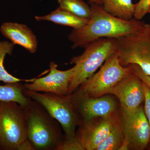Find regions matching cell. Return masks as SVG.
Wrapping results in <instances>:
<instances>
[{"mask_svg":"<svg viewBox=\"0 0 150 150\" xmlns=\"http://www.w3.org/2000/svg\"><path fill=\"white\" fill-rule=\"evenodd\" d=\"M14 44L7 41H0V81L6 83H13L25 81L32 82L35 79L30 80L22 79L13 76L9 74L4 67L5 58L7 54L11 55L14 48Z\"/></svg>","mask_w":150,"mask_h":150,"instance_id":"cell-17","label":"cell"},{"mask_svg":"<svg viewBox=\"0 0 150 150\" xmlns=\"http://www.w3.org/2000/svg\"><path fill=\"white\" fill-rule=\"evenodd\" d=\"M109 94L115 95L125 110H135L144 100L142 81L133 71L116 84Z\"/></svg>","mask_w":150,"mask_h":150,"instance_id":"cell-12","label":"cell"},{"mask_svg":"<svg viewBox=\"0 0 150 150\" xmlns=\"http://www.w3.org/2000/svg\"><path fill=\"white\" fill-rule=\"evenodd\" d=\"M115 39L121 65L137 64L150 76V25L145 23L134 32Z\"/></svg>","mask_w":150,"mask_h":150,"instance_id":"cell-5","label":"cell"},{"mask_svg":"<svg viewBox=\"0 0 150 150\" xmlns=\"http://www.w3.org/2000/svg\"><path fill=\"white\" fill-rule=\"evenodd\" d=\"M84 48L82 54L71 59L70 63L75 66L68 95L72 94L109 56L117 52V42L115 38H102L94 40Z\"/></svg>","mask_w":150,"mask_h":150,"instance_id":"cell-3","label":"cell"},{"mask_svg":"<svg viewBox=\"0 0 150 150\" xmlns=\"http://www.w3.org/2000/svg\"><path fill=\"white\" fill-rule=\"evenodd\" d=\"M27 139L24 108L16 102L1 101L0 150H18Z\"/></svg>","mask_w":150,"mask_h":150,"instance_id":"cell-6","label":"cell"},{"mask_svg":"<svg viewBox=\"0 0 150 150\" xmlns=\"http://www.w3.org/2000/svg\"><path fill=\"white\" fill-rule=\"evenodd\" d=\"M60 8L82 18L89 20L92 12L90 6L83 0H58Z\"/></svg>","mask_w":150,"mask_h":150,"instance_id":"cell-19","label":"cell"},{"mask_svg":"<svg viewBox=\"0 0 150 150\" xmlns=\"http://www.w3.org/2000/svg\"><path fill=\"white\" fill-rule=\"evenodd\" d=\"M1 32L14 45L17 44L22 46L31 54H34L37 51V38L26 25L17 23H4L1 26Z\"/></svg>","mask_w":150,"mask_h":150,"instance_id":"cell-13","label":"cell"},{"mask_svg":"<svg viewBox=\"0 0 150 150\" xmlns=\"http://www.w3.org/2000/svg\"><path fill=\"white\" fill-rule=\"evenodd\" d=\"M27 139L35 150H54L65 139L59 122L40 103L30 98L24 108Z\"/></svg>","mask_w":150,"mask_h":150,"instance_id":"cell-2","label":"cell"},{"mask_svg":"<svg viewBox=\"0 0 150 150\" xmlns=\"http://www.w3.org/2000/svg\"><path fill=\"white\" fill-rule=\"evenodd\" d=\"M56 150H85L76 138L72 141L64 140L57 146Z\"/></svg>","mask_w":150,"mask_h":150,"instance_id":"cell-21","label":"cell"},{"mask_svg":"<svg viewBox=\"0 0 150 150\" xmlns=\"http://www.w3.org/2000/svg\"><path fill=\"white\" fill-rule=\"evenodd\" d=\"M81 121L110 115L117 111V103L113 97L105 95L99 97H88L75 91L70 95Z\"/></svg>","mask_w":150,"mask_h":150,"instance_id":"cell-10","label":"cell"},{"mask_svg":"<svg viewBox=\"0 0 150 150\" xmlns=\"http://www.w3.org/2000/svg\"><path fill=\"white\" fill-rule=\"evenodd\" d=\"M24 93L30 98L41 105L60 123L64 132L65 140L72 141L76 139V127L80 123V119L70 95L41 93L25 88Z\"/></svg>","mask_w":150,"mask_h":150,"instance_id":"cell-4","label":"cell"},{"mask_svg":"<svg viewBox=\"0 0 150 150\" xmlns=\"http://www.w3.org/2000/svg\"><path fill=\"white\" fill-rule=\"evenodd\" d=\"M0 109H1V101H0Z\"/></svg>","mask_w":150,"mask_h":150,"instance_id":"cell-28","label":"cell"},{"mask_svg":"<svg viewBox=\"0 0 150 150\" xmlns=\"http://www.w3.org/2000/svg\"><path fill=\"white\" fill-rule=\"evenodd\" d=\"M147 147H148V148H149V149H150V141L149 143V145H148Z\"/></svg>","mask_w":150,"mask_h":150,"instance_id":"cell-26","label":"cell"},{"mask_svg":"<svg viewBox=\"0 0 150 150\" xmlns=\"http://www.w3.org/2000/svg\"><path fill=\"white\" fill-rule=\"evenodd\" d=\"M120 115L124 138L121 150H144L150 141V126L143 106L132 110L121 108Z\"/></svg>","mask_w":150,"mask_h":150,"instance_id":"cell-8","label":"cell"},{"mask_svg":"<svg viewBox=\"0 0 150 150\" xmlns=\"http://www.w3.org/2000/svg\"><path fill=\"white\" fill-rule=\"evenodd\" d=\"M149 13H150V6L149 10Z\"/></svg>","mask_w":150,"mask_h":150,"instance_id":"cell-27","label":"cell"},{"mask_svg":"<svg viewBox=\"0 0 150 150\" xmlns=\"http://www.w3.org/2000/svg\"><path fill=\"white\" fill-rule=\"evenodd\" d=\"M34 147L28 139L25 140L19 146L18 150H34Z\"/></svg>","mask_w":150,"mask_h":150,"instance_id":"cell-24","label":"cell"},{"mask_svg":"<svg viewBox=\"0 0 150 150\" xmlns=\"http://www.w3.org/2000/svg\"><path fill=\"white\" fill-rule=\"evenodd\" d=\"M91 18L84 27L74 29L68 36L72 43L73 49L84 48L94 40L102 38H117L132 33L145 23L133 18L126 21L112 16L106 12L102 6L90 3Z\"/></svg>","mask_w":150,"mask_h":150,"instance_id":"cell-1","label":"cell"},{"mask_svg":"<svg viewBox=\"0 0 150 150\" xmlns=\"http://www.w3.org/2000/svg\"><path fill=\"white\" fill-rule=\"evenodd\" d=\"M103 8L112 16L124 20L134 18L135 4L132 0H102Z\"/></svg>","mask_w":150,"mask_h":150,"instance_id":"cell-15","label":"cell"},{"mask_svg":"<svg viewBox=\"0 0 150 150\" xmlns=\"http://www.w3.org/2000/svg\"><path fill=\"white\" fill-rule=\"evenodd\" d=\"M23 85L20 82L0 85V101L16 102L23 108L29 104L30 98L24 93Z\"/></svg>","mask_w":150,"mask_h":150,"instance_id":"cell-16","label":"cell"},{"mask_svg":"<svg viewBox=\"0 0 150 150\" xmlns=\"http://www.w3.org/2000/svg\"><path fill=\"white\" fill-rule=\"evenodd\" d=\"M121 120L118 111L110 115L81 121L76 132V138L85 150H95Z\"/></svg>","mask_w":150,"mask_h":150,"instance_id":"cell-9","label":"cell"},{"mask_svg":"<svg viewBox=\"0 0 150 150\" xmlns=\"http://www.w3.org/2000/svg\"><path fill=\"white\" fill-rule=\"evenodd\" d=\"M131 66L133 72L143 82L149 86L150 88V76L145 74L138 65L131 64Z\"/></svg>","mask_w":150,"mask_h":150,"instance_id":"cell-23","label":"cell"},{"mask_svg":"<svg viewBox=\"0 0 150 150\" xmlns=\"http://www.w3.org/2000/svg\"><path fill=\"white\" fill-rule=\"evenodd\" d=\"M150 0H140L135 4V11L134 18L141 20L149 12Z\"/></svg>","mask_w":150,"mask_h":150,"instance_id":"cell-20","label":"cell"},{"mask_svg":"<svg viewBox=\"0 0 150 150\" xmlns=\"http://www.w3.org/2000/svg\"><path fill=\"white\" fill-rule=\"evenodd\" d=\"M57 67L58 65L55 62H50V72L48 75L42 78L35 79L30 83H25L23 87L30 91L68 95L69 86L74 74V67L66 71H61Z\"/></svg>","mask_w":150,"mask_h":150,"instance_id":"cell-11","label":"cell"},{"mask_svg":"<svg viewBox=\"0 0 150 150\" xmlns=\"http://www.w3.org/2000/svg\"><path fill=\"white\" fill-rule=\"evenodd\" d=\"M124 140L121 120L108 137L98 146L95 150H121Z\"/></svg>","mask_w":150,"mask_h":150,"instance_id":"cell-18","label":"cell"},{"mask_svg":"<svg viewBox=\"0 0 150 150\" xmlns=\"http://www.w3.org/2000/svg\"><path fill=\"white\" fill-rule=\"evenodd\" d=\"M89 3H94L100 5H102V0H88Z\"/></svg>","mask_w":150,"mask_h":150,"instance_id":"cell-25","label":"cell"},{"mask_svg":"<svg viewBox=\"0 0 150 150\" xmlns=\"http://www.w3.org/2000/svg\"><path fill=\"white\" fill-rule=\"evenodd\" d=\"M35 18L38 21H51L60 25L69 26L75 30L84 27L89 21L88 19L75 16L60 7L48 15L35 16Z\"/></svg>","mask_w":150,"mask_h":150,"instance_id":"cell-14","label":"cell"},{"mask_svg":"<svg viewBox=\"0 0 150 150\" xmlns=\"http://www.w3.org/2000/svg\"><path fill=\"white\" fill-rule=\"evenodd\" d=\"M142 85L144 91V112L150 126V88L149 86L142 82Z\"/></svg>","mask_w":150,"mask_h":150,"instance_id":"cell-22","label":"cell"},{"mask_svg":"<svg viewBox=\"0 0 150 150\" xmlns=\"http://www.w3.org/2000/svg\"><path fill=\"white\" fill-rule=\"evenodd\" d=\"M132 73L131 65L125 67L121 65L116 52L105 60L97 73L85 81L76 91L88 97L109 95L116 84Z\"/></svg>","mask_w":150,"mask_h":150,"instance_id":"cell-7","label":"cell"}]
</instances>
